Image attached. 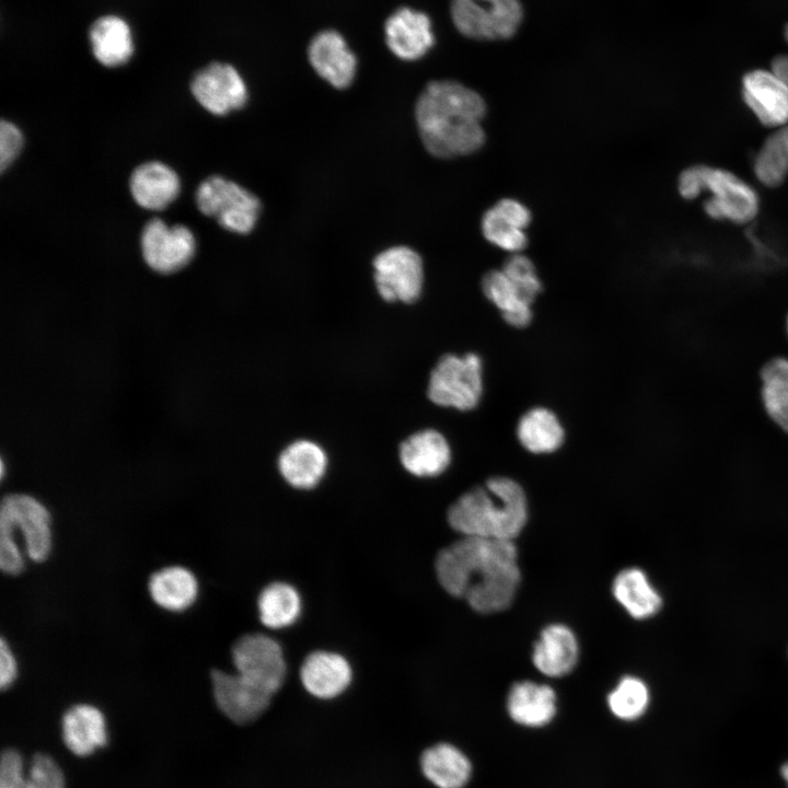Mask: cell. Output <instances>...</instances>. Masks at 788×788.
Masks as SVG:
<instances>
[{"mask_svg": "<svg viewBox=\"0 0 788 788\" xmlns=\"http://www.w3.org/2000/svg\"><path fill=\"white\" fill-rule=\"evenodd\" d=\"M434 570L449 594L465 599L483 614L509 607L521 580L513 541L476 536H463L442 548Z\"/></svg>", "mask_w": 788, "mask_h": 788, "instance_id": "6da1fadb", "label": "cell"}, {"mask_svg": "<svg viewBox=\"0 0 788 788\" xmlns=\"http://www.w3.org/2000/svg\"><path fill=\"white\" fill-rule=\"evenodd\" d=\"M780 773H781L783 778L785 779V781H786L787 785H788V763H786V764L781 767Z\"/></svg>", "mask_w": 788, "mask_h": 788, "instance_id": "ee69618b", "label": "cell"}, {"mask_svg": "<svg viewBox=\"0 0 788 788\" xmlns=\"http://www.w3.org/2000/svg\"><path fill=\"white\" fill-rule=\"evenodd\" d=\"M424 775L438 788H463L471 778L472 765L466 755L450 743L426 749L420 757Z\"/></svg>", "mask_w": 788, "mask_h": 788, "instance_id": "4316f807", "label": "cell"}, {"mask_svg": "<svg viewBox=\"0 0 788 788\" xmlns=\"http://www.w3.org/2000/svg\"><path fill=\"white\" fill-rule=\"evenodd\" d=\"M447 518L463 536L513 541L528 520L526 496L514 479L490 477L460 496L449 507Z\"/></svg>", "mask_w": 788, "mask_h": 788, "instance_id": "3957f363", "label": "cell"}, {"mask_svg": "<svg viewBox=\"0 0 788 788\" xmlns=\"http://www.w3.org/2000/svg\"><path fill=\"white\" fill-rule=\"evenodd\" d=\"M53 545L51 514L45 503L27 493H10L0 506V567L19 575L24 553L33 561L45 560Z\"/></svg>", "mask_w": 788, "mask_h": 788, "instance_id": "277c9868", "label": "cell"}, {"mask_svg": "<svg viewBox=\"0 0 788 788\" xmlns=\"http://www.w3.org/2000/svg\"><path fill=\"white\" fill-rule=\"evenodd\" d=\"M455 28L472 39L511 38L523 20L520 0H451Z\"/></svg>", "mask_w": 788, "mask_h": 788, "instance_id": "52a82bcc", "label": "cell"}, {"mask_svg": "<svg viewBox=\"0 0 788 788\" xmlns=\"http://www.w3.org/2000/svg\"><path fill=\"white\" fill-rule=\"evenodd\" d=\"M308 57L314 71L332 86L343 90L352 83L357 58L338 32L317 33L310 42Z\"/></svg>", "mask_w": 788, "mask_h": 788, "instance_id": "9a60e30c", "label": "cell"}, {"mask_svg": "<svg viewBox=\"0 0 788 788\" xmlns=\"http://www.w3.org/2000/svg\"><path fill=\"white\" fill-rule=\"evenodd\" d=\"M26 788H66L62 770L56 761L46 754L34 755L27 770Z\"/></svg>", "mask_w": 788, "mask_h": 788, "instance_id": "d590c367", "label": "cell"}, {"mask_svg": "<svg viewBox=\"0 0 788 788\" xmlns=\"http://www.w3.org/2000/svg\"><path fill=\"white\" fill-rule=\"evenodd\" d=\"M742 96L761 124L770 128L788 125V85L772 70H753L742 80Z\"/></svg>", "mask_w": 788, "mask_h": 788, "instance_id": "5bb4252c", "label": "cell"}, {"mask_svg": "<svg viewBox=\"0 0 788 788\" xmlns=\"http://www.w3.org/2000/svg\"><path fill=\"white\" fill-rule=\"evenodd\" d=\"M212 693L218 708L237 725L259 718L269 707L273 695L240 674L222 670L211 672Z\"/></svg>", "mask_w": 788, "mask_h": 788, "instance_id": "4fadbf2b", "label": "cell"}, {"mask_svg": "<svg viewBox=\"0 0 788 788\" xmlns=\"http://www.w3.org/2000/svg\"><path fill=\"white\" fill-rule=\"evenodd\" d=\"M785 37H786V39H787V42H788V25H787L786 28H785Z\"/></svg>", "mask_w": 788, "mask_h": 788, "instance_id": "f6af8a7d", "label": "cell"}, {"mask_svg": "<svg viewBox=\"0 0 788 788\" xmlns=\"http://www.w3.org/2000/svg\"><path fill=\"white\" fill-rule=\"evenodd\" d=\"M27 773L20 752L7 749L0 762V788H26Z\"/></svg>", "mask_w": 788, "mask_h": 788, "instance_id": "8d00e7d4", "label": "cell"}, {"mask_svg": "<svg viewBox=\"0 0 788 788\" xmlns=\"http://www.w3.org/2000/svg\"><path fill=\"white\" fill-rule=\"evenodd\" d=\"M403 467L417 477L442 474L451 462V449L445 437L436 429H424L406 438L398 448Z\"/></svg>", "mask_w": 788, "mask_h": 788, "instance_id": "ac0fdd59", "label": "cell"}, {"mask_svg": "<svg viewBox=\"0 0 788 788\" xmlns=\"http://www.w3.org/2000/svg\"><path fill=\"white\" fill-rule=\"evenodd\" d=\"M494 206L502 217L519 229L525 230L532 221L530 209L518 199L502 198Z\"/></svg>", "mask_w": 788, "mask_h": 788, "instance_id": "f35d334b", "label": "cell"}, {"mask_svg": "<svg viewBox=\"0 0 788 788\" xmlns=\"http://www.w3.org/2000/svg\"><path fill=\"white\" fill-rule=\"evenodd\" d=\"M482 359L474 352L443 355L430 372L429 399L459 410L475 408L483 394Z\"/></svg>", "mask_w": 788, "mask_h": 788, "instance_id": "5b68a950", "label": "cell"}, {"mask_svg": "<svg viewBox=\"0 0 788 788\" xmlns=\"http://www.w3.org/2000/svg\"><path fill=\"white\" fill-rule=\"evenodd\" d=\"M787 331H788V318H787Z\"/></svg>", "mask_w": 788, "mask_h": 788, "instance_id": "bcb514c9", "label": "cell"}, {"mask_svg": "<svg viewBox=\"0 0 788 788\" xmlns=\"http://www.w3.org/2000/svg\"><path fill=\"white\" fill-rule=\"evenodd\" d=\"M776 132L788 152V125L777 129Z\"/></svg>", "mask_w": 788, "mask_h": 788, "instance_id": "7bdbcfd3", "label": "cell"}, {"mask_svg": "<svg viewBox=\"0 0 788 788\" xmlns=\"http://www.w3.org/2000/svg\"><path fill=\"white\" fill-rule=\"evenodd\" d=\"M480 230L483 236L490 244L511 254L520 253L528 244L525 230L509 222L495 206L483 213Z\"/></svg>", "mask_w": 788, "mask_h": 788, "instance_id": "836d02e7", "label": "cell"}, {"mask_svg": "<svg viewBox=\"0 0 788 788\" xmlns=\"http://www.w3.org/2000/svg\"><path fill=\"white\" fill-rule=\"evenodd\" d=\"M374 282L386 302L413 303L421 294L424 264L412 247L397 245L379 253L373 259Z\"/></svg>", "mask_w": 788, "mask_h": 788, "instance_id": "30bf717a", "label": "cell"}, {"mask_svg": "<svg viewBox=\"0 0 788 788\" xmlns=\"http://www.w3.org/2000/svg\"><path fill=\"white\" fill-rule=\"evenodd\" d=\"M649 700L648 686L636 676H624L607 696L610 710L623 720H634L642 716Z\"/></svg>", "mask_w": 788, "mask_h": 788, "instance_id": "1f68e13d", "label": "cell"}, {"mask_svg": "<svg viewBox=\"0 0 788 788\" xmlns=\"http://www.w3.org/2000/svg\"><path fill=\"white\" fill-rule=\"evenodd\" d=\"M23 146V136L12 123L0 124V170L3 172L18 157Z\"/></svg>", "mask_w": 788, "mask_h": 788, "instance_id": "74e56055", "label": "cell"}, {"mask_svg": "<svg viewBox=\"0 0 788 788\" xmlns=\"http://www.w3.org/2000/svg\"><path fill=\"white\" fill-rule=\"evenodd\" d=\"M61 734L70 752L80 757L89 756L107 743L105 716L93 705H73L62 716Z\"/></svg>", "mask_w": 788, "mask_h": 788, "instance_id": "d6986e66", "label": "cell"}, {"mask_svg": "<svg viewBox=\"0 0 788 788\" xmlns=\"http://www.w3.org/2000/svg\"><path fill=\"white\" fill-rule=\"evenodd\" d=\"M301 596L298 590L282 581L267 584L257 599L260 623L271 629L291 626L301 614Z\"/></svg>", "mask_w": 788, "mask_h": 788, "instance_id": "f546056e", "label": "cell"}, {"mask_svg": "<svg viewBox=\"0 0 788 788\" xmlns=\"http://www.w3.org/2000/svg\"><path fill=\"white\" fill-rule=\"evenodd\" d=\"M501 269L514 283L523 298L532 304L536 296L542 291V282L533 262L521 253H514L508 256Z\"/></svg>", "mask_w": 788, "mask_h": 788, "instance_id": "e575fe53", "label": "cell"}, {"mask_svg": "<svg viewBox=\"0 0 788 788\" xmlns=\"http://www.w3.org/2000/svg\"><path fill=\"white\" fill-rule=\"evenodd\" d=\"M772 71L788 85V55H779L772 61Z\"/></svg>", "mask_w": 788, "mask_h": 788, "instance_id": "b9f144b4", "label": "cell"}, {"mask_svg": "<svg viewBox=\"0 0 788 788\" xmlns=\"http://www.w3.org/2000/svg\"><path fill=\"white\" fill-rule=\"evenodd\" d=\"M680 195L687 200L697 198L703 193L702 165L690 166L684 170L677 182Z\"/></svg>", "mask_w": 788, "mask_h": 788, "instance_id": "ab89813d", "label": "cell"}, {"mask_svg": "<svg viewBox=\"0 0 788 788\" xmlns=\"http://www.w3.org/2000/svg\"><path fill=\"white\" fill-rule=\"evenodd\" d=\"M578 657L579 645L573 631L564 624H551L541 631L532 661L541 673L560 677L576 667Z\"/></svg>", "mask_w": 788, "mask_h": 788, "instance_id": "ffe728a7", "label": "cell"}, {"mask_svg": "<svg viewBox=\"0 0 788 788\" xmlns=\"http://www.w3.org/2000/svg\"><path fill=\"white\" fill-rule=\"evenodd\" d=\"M352 671L348 660L336 652L316 650L305 657L300 680L306 692L321 699H331L350 685Z\"/></svg>", "mask_w": 788, "mask_h": 788, "instance_id": "e0dca14e", "label": "cell"}, {"mask_svg": "<svg viewBox=\"0 0 788 788\" xmlns=\"http://www.w3.org/2000/svg\"><path fill=\"white\" fill-rule=\"evenodd\" d=\"M231 654L235 672L257 687L274 696L282 686L287 664L282 648L274 638L260 633L246 634L235 641Z\"/></svg>", "mask_w": 788, "mask_h": 788, "instance_id": "ba28073f", "label": "cell"}, {"mask_svg": "<svg viewBox=\"0 0 788 788\" xmlns=\"http://www.w3.org/2000/svg\"><path fill=\"white\" fill-rule=\"evenodd\" d=\"M390 50L399 59L417 60L434 44L431 21L427 14L410 8H399L384 25Z\"/></svg>", "mask_w": 788, "mask_h": 788, "instance_id": "2e32d148", "label": "cell"}, {"mask_svg": "<svg viewBox=\"0 0 788 788\" xmlns=\"http://www.w3.org/2000/svg\"><path fill=\"white\" fill-rule=\"evenodd\" d=\"M507 709L517 723L526 727H543L556 714L554 690L532 681L514 683L508 694Z\"/></svg>", "mask_w": 788, "mask_h": 788, "instance_id": "603a6c76", "label": "cell"}, {"mask_svg": "<svg viewBox=\"0 0 788 788\" xmlns=\"http://www.w3.org/2000/svg\"><path fill=\"white\" fill-rule=\"evenodd\" d=\"M129 187L132 198L140 207L162 210L176 199L181 183L170 166L159 161H150L134 170Z\"/></svg>", "mask_w": 788, "mask_h": 788, "instance_id": "44dd1931", "label": "cell"}, {"mask_svg": "<svg viewBox=\"0 0 788 788\" xmlns=\"http://www.w3.org/2000/svg\"><path fill=\"white\" fill-rule=\"evenodd\" d=\"M612 592L615 600L636 619L649 618L662 606L661 594L640 568L621 570L613 580Z\"/></svg>", "mask_w": 788, "mask_h": 788, "instance_id": "484cf974", "label": "cell"}, {"mask_svg": "<svg viewBox=\"0 0 788 788\" xmlns=\"http://www.w3.org/2000/svg\"><path fill=\"white\" fill-rule=\"evenodd\" d=\"M148 589L158 606L170 612H183L195 603L199 584L188 568L169 566L151 575Z\"/></svg>", "mask_w": 788, "mask_h": 788, "instance_id": "cb8c5ba5", "label": "cell"}, {"mask_svg": "<svg viewBox=\"0 0 788 788\" xmlns=\"http://www.w3.org/2000/svg\"><path fill=\"white\" fill-rule=\"evenodd\" d=\"M762 401L770 419L788 432V358L769 360L762 369Z\"/></svg>", "mask_w": 788, "mask_h": 788, "instance_id": "4dcf8cb0", "label": "cell"}, {"mask_svg": "<svg viewBox=\"0 0 788 788\" xmlns=\"http://www.w3.org/2000/svg\"><path fill=\"white\" fill-rule=\"evenodd\" d=\"M702 172L703 192L711 195L704 202L708 217L743 224L757 216L760 197L749 183L723 169L702 165Z\"/></svg>", "mask_w": 788, "mask_h": 788, "instance_id": "9c48e42d", "label": "cell"}, {"mask_svg": "<svg viewBox=\"0 0 788 788\" xmlns=\"http://www.w3.org/2000/svg\"><path fill=\"white\" fill-rule=\"evenodd\" d=\"M140 243L146 264L162 275L174 274L188 265L196 247L195 237L187 227L167 225L159 218H153L143 227Z\"/></svg>", "mask_w": 788, "mask_h": 788, "instance_id": "8fae6325", "label": "cell"}, {"mask_svg": "<svg viewBox=\"0 0 788 788\" xmlns=\"http://www.w3.org/2000/svg\"><path fill=\"white\" fill-rule=\"evenodd\" d=\"M277 464L280 475L290 486L306 490L322 480L327 456L317 443L301 439L282 450Z\"/></svg>", "mask_w": 788, "mask_h": 788, "instance_id": "7402d4cb", "label": "cell"}, {"mask_svg": "<svg viewBox=\"0 0 788 788\" xmlns=\"http://www.w3.org/2000/svg\"><path fill=\"white\" fill-rule=\"evenodd\" d=\"M190 91L195 100L213 115H227L247 102L246 84L239 71L224 62H212L193 78Z\"/></svg>", "mask_w": 788, "mask_h": 788, "instance_id": "7c38bea8", "label": "cell"}, {"mask_svg": "<svg viewBox=\"0 0 788 788\" xmlns=\"http://www.w3.org/2000/svg\"><path fill=\"white\" fill-rule=\"evenodd\" d=\"M753 171L766 187H778L788 177V152L775 131L762 144L753 161Z\"/></svg>", "mask_w": 788, "mask_h": 788, "instance_id": "d6a6232c", "label": "cell"}, {"mask_svg": "<svg viewBox=\"0 0 788 788\" xmlns=\"http://www.w3.org/2000/svg\"><path fill=\"white\" fill-rule=\"evenodd\" d=\"M517 437L526 451L544 454L555 452L561 447L565 431L552 410L545 407H534L519 419Z\"/></svg>", "mask_w": 788, "mask_h": 788, "instance_id": "f1b7e54d", "label": "cell"}, {"mask_svg": "<svg viewBox=\"0 0 788 788\" xmlns=\"http://www.w3.org/2000/svg\"><path fill=\"white\" fill-rule=\"evenodd\" d=\"M196 204L201 213L213 217L225 230L250 233L259 217L258 197L237 183L219 175L202 181L196 192Z\"/></svg>", "mask_w": 788, "mask_h": 788, "instance_id": "8992f818", "label": "cell"}, {"mask_svg": "<svg viewBox=\"0 0 788 788\" xmlns=\"http://www.w3.org/2000/svg\"><path fill=\"white\" fill-rule=\"evenodd\" d=\"M19 667L16 658L4 638L0 644V686L9 688L18 677Z\"/></svg>", "mask_w": 788, "mask_h": 788, "instance_id": "60d3db41", "label": "cell"}, {"mask_svg": "<svg viewBox=\"0 0 788 788\" xmlns=\"http://www.w3.org/2000/svg\"><path fill=\"white\" fill-rule=\"evenodd\" d=\"M89 38L94 57L105 67L121 66L134 53L130 27L116 15L97 19L90 28Z\"/></svg>", "mask_w": 788, "mask_h": 788, "instance_id": "d4e9b609", "label": "cell"}, {"mask_svg": "<svg viewBox=\"0 0 788 788\" xmlns=\"http://www.w3.org/2000/svg\"><path fill=\"white\" fill-rule=\"evenodd\" d=\"M480 285L483 293L501 312L507 324L523 328L531 323V303L523 298L502 269L485 273Z\"/></svg>", "mask_w": 788, "mask_h": 788, "instance_id": "83f0119b", "label": "cell"}, {"mask_svg": "<svg viewBox=\"0 0 788 788\" xmlns=\"http://www.w3.org/2000/svg\"><path fill=\"white\" fill-rule=\"evenodd\" d=\"M487 105L473 89L453 80L429 82L415 104V120L425 149L452 159L483 148Z\"/></svg>", "mask_w": 788, "mask_h": 788, "instance_id": "7a4b0ae2", "label": "cell"}]
</instances>
